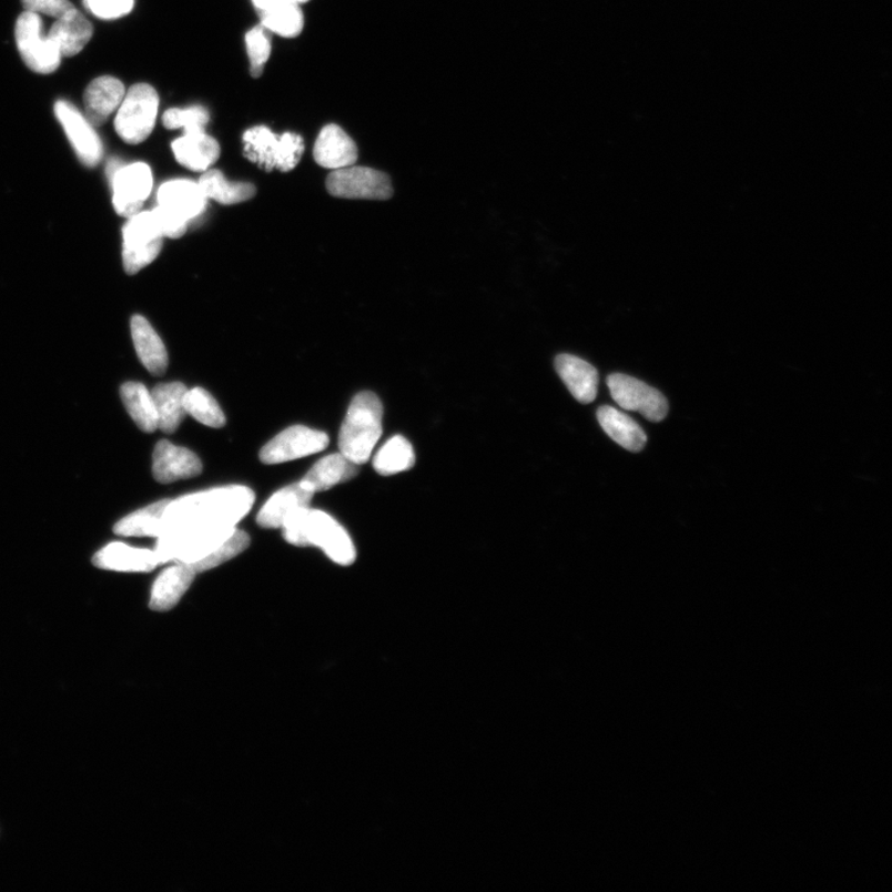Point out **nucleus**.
I'll return each instance as SVG.
<instances>
[{
    "label": "nucleus",
    "mask_w": 892,
    "mask_h": 892,
    "mask_svg": "<svg viewBox=\"0 0 892 892\" xmlns=\"http://www.w3.org/2000/svg\"><path fill=\"white\" fill-rule=\"evenodd\" d=\"M262 26L283 38H295L302 33L304 17L300 6L284 4L261 10Z\"/></svg>",
    "instance_id": "32"
},
{
    "label": "nucleus",
    "mask_w": 892,
    "mask_h": 892,
    "mask_svg": "<svg viewBox=\"0 0 892 892\" xmlns=\"http://www.w3.org/2000/svg\"><path fill=\"white\" fill-rule=\"evenodd\" d=\"M16 42L21 59L31 71L49 74L61 65V52L55 42L42 33V20L39 14L26 10L18 18Z\"/></svg>",
    "instance_id": "8"
},
{
    "label": "nucleus",
    "mask_w": 892,
    "mask_h": 892,
    "mask_svg": "<svg viewBox=\"0 0 892 892\" xmlns=\"http://www.w3.org/2000/svg\"><path fill=\"white\" fill-rule=\"evenodd\" d=\"M54 111L81 163L88 168L98 166L103 156V145L87 116L67 101H58Z\"/></svg>",
    "instance_id": "12"
},
{
    "label": "nucleus",
    "mask_w": 892,
    "mask_h": 892,
    "mask_svg": "<svg viewBox=\"0 0 892 892\" xmlns=\"http://www.w3.org/2000/svg\"><path fill=\"white\" fill-rule=\"evenodd\" d=\"M108 175L116 214L126 219L138 214L152 193V169L145 163L124 165L119 159H112L108 165Z\"/></svg>",
    "instance_id": "7"
},
{
    "label": "nucleus",
    "mask_w": 892,
    "mask_h": 892,
    "mask_svg": "<svg viewBox=\"0 0 892 892\" xmlns=\"http://www.w3.org/2000/svg\"><path fill=\"white\" fill-rule=\"evenodd\" d=\"M357 156L355 142L338 125L324 126L314 146V159L318 165L334 170L352 166Z\"/></svg>",
    "instance_id": "18"
},
{
    "label": "nucleus",
    "mask_w": 892,
    "mask_h": 892,
    "mask_svg": "<svg viewBox=\"0 0 892 892\" xmlns=\"http://www.w3.org/2000/svg\"><path fill=\"white\" fill-rule=\"evenodd\" d=\"M187 388L180 382L161 384L152 391L156 414L158 428L166 434H173L186 416L184 398Z\"/></svg>",
    "instance_id": "25"
},
{
    "label": "nucleus",
    "mask_w": 892,
    "mask_h": 892,
    "mask_svg": "<svg viewBox=\"0 0 892 892\" xmlns=\"http://www.w3.org/2000/svg\"><path fill=\"white\" fill-rule=\"evenodd\" d=\"M358 472L359 465L347 459L342 453L332 454L318 460L300 484L315 495L354 479Z\"/></svg>",
    "instance_id": "21"
},
{
    "label": "nucleus",
    "mask_w": 892,
    "mask_h": 892,
    "mask_svg": "<svg viewBox=\"0 0 892 892\" xmlns=\"http://www.w3.org/2000/svg\"><path fill=\"white\" fill-rule=\"evenodd\" d=\"M92 562L103 570L123 572H148L161 566L154 549L133 548L121 541L103 547L93 556Z\"/></svg>",
    "instance_id": "15"
},
{
    "label": "nucleus",
    "mask_w": 892,
    "mask_h": 892,
    "mask_svg": "<svg viewBox=\"0 0 892 892\" xmlns=\"http://www.w3.org/2000/svg\"><path fill=\"white\" fill-rule=\"evenodd\" d=\"M124 94L121 80L112 77L94 79L83 93L84 116L93 126L103 125L119 110Z\"/></svg>",
    "instance_id": "16"
},
{
    "label": "nucleus",
    "mask_w": 892,
    "mask_h": 892,
    "mask_svg": "<svg viewBox=\"0 0 892 892\" xmlns=\"http://www.w3.org/2000/svg\"><path fill=\"white\" fill-rule=\"evenodd\" d=\"M27 12L45 14L52 18L65 16L73 7L70 0H21Z\"/></svg>",
    "instance_id": "37"
},
{
    "label": "nucleus",
    "mask_w": 892,
    "mask_h": 892,
    "mask_svg": "<svg viewBox=\"0 0 892 892\" xmlns=\"http://www.w3.org/2000/svg\"><path fill=\"white\" fill-rule=\"evenodd\" d=\"M382 418L384 406L375 393H358L339 429V453L357 465L366 464L382 437Z\"/></svg>",
    "instance_id": "3"
},
{
    "label": "nucleus",
    "mask_w": 892,
    "mask_h": 892,
    "mask_svg": "<svg viewBox=\"0 0 892 892\" xmlns=\"http://www.w3.org/2000/svg\"><path fill=\"white\" fill-rule=\"evenodd\" d=\"M84 7L101 19H119L132 12L134 0H83Z\"/></svg>",
    "instance_id": "36"
},
{
    "label": "nucleus",
    "mask_w": 892,
    "mask_h": 892,
    "mask_svg": "<svg viewBox=\"0 0 892 892\" xmlns=\"http://www.w3.org/2000/svg\"><path fill=\"white\" fill-rule=\"evenodd\" d=\"M48 36L55 42L62 57L72 58L89 44L93 27L77 8H72L55 21Z\"/></svg>",
    "instance_id": "24"
},
{
    "label": "nucleus",
    "mask_w": 892,
    "mask_h": 892,
    "mask_svg": "<svg viewBox=\"0 0 892 892\" xmlns=\"http://www.w3.org/2000/svg\"><path fill=\"white\" fill-rule=\"evenodd\" d=\"M612 399L625 410L639 412L650 422H661L668 414V402L660 391L622 374L608 377Z\"/></svg>",
    "instance_id": "10"
},
{
    "label": "nucleus",
    "mask_w": 892,
    "mask_h": 892,
    "mask_svg": "<svg viewBox=\"0 0 892 892\" xmlns=\"http://www.w3.org/2000/svg\"><path fill=\"white\" fill-rule=\"evenodd\" d=\"M328 435L304 426H294L283 430L277 437L265 444L260 459L265 465L288 463L321 453L327 448Z\"/></svg>",
    "instance_id": "11"
},
{
    "label": "nucleus",
    "mask_w": 892,
    "mask_h": 892,
    "mask_svg": "<svg viewBox=\"0 0 892 892\" xmlns=\"http://www.w3.org/2000/svg\"><path fill=\"white\" fill-rule=\"evenodd\" d=\"M416 464L412 444L402 435L389 439L374 459L375 470L382 476L396 475L408 472Z\"/></svg>",
    "instance_id": "30"
},
{
    "label": "nucleus",
    "mask_w": 892,
    "mask_h": 892,
    "mask_svg": "<svg viewBox=\"0 0 892 892\" xmlns=\"http://www.w3.org/2000/svg\"><path fill=\"white\" fill-rule=\"evenodd\" d=\"M121 396L126 412L130 413L138 428L145 433H153L158 429V414L152 392H149L140 382H126L121 388Z\"/></svg>",
    "instance_id": "29"
},
{
    "label": "nucleus",
    "mask_w": 892,
    "mask_h": 892,
    "mask_svg": "<svg viewBox=\"0 0 892 892\" xmlns=\"http://www.w3.org/2000/svg\"><path fill=\"white\" fill-rule=\"evenodd\" d=\"M197 572L184 562L174 561L172 567L161 572L152 588L149 608L154 611H169L176 607L191 587Z\"/></svg>",
    "instance_id": "17"
},
{
    "label": "nucleus",
    "mask_w": 892,
    "mask_h": 892,
    "mask_svg": "<svg viewBox=\"0 0 892 892\" xmlns=\"http://www.w3.org/2000/svg\"><path fill=\"white\" fill-rule=\"evenodd\" d=\"M256 500L250 487L211 488L170 501L164 513V533L178 530H229L235 528ZM162 535V536H163Z\"/></svg>",
    "instance_id": "1"
},
{
    "label": "nucleus",
    "mask_w": 892,
    "mask_h": 892,
    "mask_svg": "<svg viewBox=\"0 0 892 892\" xmlns=\"http://www.w3.org/2000/svg\"><path fill=\"white\" fill-rule=\"evenodd\" d=\"M163 233L153 211L138 212L123 227V267L135 274L151 264L163 247Z\"/></svg>",
    "instance_id": "6"
},
{
    "label": "nucleus",
    "mask_w": 892,
    "mask_h": 892,
    "mask_svg": "<svg viewBox=\"0 0 892 892\" xmlns=\"http://www.w3.org/2000/svg\"><path fill=\"white\" fill-rule=\"evenodd\" d=\"M184 406L186 414L210 428H222L226 424L225 413L207 391L201 387L187 389Z\"/></svg>",
    "instance_id": "33"
},
{
    "label": "nucleus",
    "mask_w": 892,
    "mask_h": 892,
    "mask_svg": "<svg viewBox=\"0 0 892 892\" xmlns=\"http://www.w3.org/2000/svg\"><path fill=\"white\" fill-rule=\"evenodd\" d=\"M156 207L168 215L190 223L207 206V197L197 183L190 180H170L158 190Z\"/></svg>",
    "instance_id": "13"
},
{
    "label": "nucleus",
    "mask_w": 892,
    "mask_h": 892,
    "mask_svg": "<svg viewBox=\"0 0 892 892\" xmlns=\"http://www.w3.org/2000/svg\"><path fill=\"white\" fill-rule=\"evenodd\" d=\"M210 122V114L201 105L187 109L168 110L163 115V124L168 130H184L185 133L203 132Z\"/></svg>",
    "instance_id": "34"
},
{
    "label": "nucleus",
    "mask_w": 892,
    "mask_h": 892,
    "mask_svg": "<svg viewBox=\"0 0 892 892\" xmlns=\"http://www.w3.org/2000/svg\"><path fill=\"white\" fill-rule=\"evenodd\" d=\"M250 536L244 533V530L235 527L207 556L187 566L193 568L196 572H204L217 568L223 565V562L241 555L242 551L250 547Z\"/></svg>",
    "instance_id": "31"
},
{
    "label": "nucleus",
    "mask_w": 892,
    "mask_h": 892,
    "mask_svg": "<svg viewBox=\"0 0 892 892\" xmlns=\"http://www.w3.org/2000/svg\"><path fill=\"white\" fill-rule=\"evenodd\" d=\"M170 500H161L125 516L113 530L123 537H155L164 533V513Z\"/></svg>",
    "instance_id": "27"
},
{
    "label": "nucleus",
    "mask_w": 892,
    "mask_h": 892,
    "mask_svg": "<svg viewBox=\"0 0 892 892\" xmlns=\"http://www.w3.org/2000/svg\"><path fill=\"white\" fill-rule=\"evenodd\" d=\"M243 154L265 172L280 170L291 172L304 154V141L300 134L273 133L268 126H253L243 134Z\"/></svg>",
    "instance_id": "4"
},
{
    "label": "nucleus",
    "mask_w": 892,
    "mask_h": 892,
    "mask_svg": "<svg viewBox=\"0 0 892 892\" xmlns=\"http://www.w3.org/2000/svg\"><path fill=\"white\" fill-rule=\"evenodd\" d=\"M246 45L252 77L260 78L272 51L268 30L263 26L250 30L246 36Z\"/></svg>",
    "instance_id": "35"
},
{
    "label": "nucleus",
    "mask_w": 892,
    "mask_h": 892,
    "mask_svg": "<svg viewBox=\"0 0 892 892\" xmlns=\"http://www.w3.org/2000/svg\"><path fill=\"white\" fill-rule=\"evenodd\" d=\"M307 0H253V4L256 6L259 9L264 10L272 7L284 6V4H297L305 3Z\"/></svg>",
    "instance_id": "38"
},
{
    "label": "nucleus",
    "mask_w": 892,
    "mask_h": 892,
    "mask_svg": "<svg viewBox=\"0 0 892 892\" xmlns=\"http://www.w3.org/2000/svg\"><path fill=\"white\" fill-rule=\"evenodd\" d=\"M204 195L222 205L244 203L256 195V186L249 183H230L217 169H209L199 180Z\"/></svg>",
    "instance_id": "28"
},
{
    "label": "nucleus",
    "mask_w": 892,
    "mask_h": 892,
    "mask_svg": "<svg viewBox=\"0 0 892 892\" xmlns=\"http://www.w3.org/2000/svg\"><path fill=\"white\" fill-rule=\"evenodd\" d=\"M131 332L135 352L144 367L154 376L164 375L169 363L166 348L151 323L142 315H134Z\"/></svg>",
    "instance_id": "22"
},
{
    "label": "nucleus",
    "mask_w": 892,
    "mask_h": 892,
    "mask_svg": "<svg viewBox=\"0 0 892 892\" xmlns=\"http://www.w3.org/2000/svg\"><path fill=\"white\" fill-rule=\"evenodd\" d=\"M172 148L176 162L193 172H206L220 156L219 143L205 131L185 133Z\"/></svg>",
    "instance_id": "20"
},
{
    "label": "nucleus",
    "mask_w": 892,
    "mask_h": 892,
    "mask_svg": "<svg viewBox=\"0 0 892 892\" xmlns=\"http://www.w3.org/2000/svg\"><path fill=\"white\" fill-rule=\"evenodd\" d=\"M556 369L572 397L582 403V405H589L597 398L598 371L587 361L569 354H561L556 358Z\"/></svg>",
    "instance_id": "19"
},
{
    "label": "nucleus",
    "mask_w": 892,
    "mask_h": 892,
    "mask_svg": "<svg viewBox=\"0 0 892 892\" xmlns=\"http://www.w3.org/2000/svg\"><path fill=\"white\" fill-rule=\"evenodd\" d=\"M159 110L156 91L148 83L134 84L116 110L114 129L125 143L140 144L152 134Z\"/></svg>",
    "instance_id": "5"
},
{
    "label": "nucleus",
    "mask_w": 892,
    "mask_h": 892,
    "mask_svg": "<svg viewBox=\"0 0 892 892\" xmlns=\"http://www.w3.org/2000/svg\"><path fill=\"white\" fill-rule=\"evenodd\" d=\"M326 187L333 196L344 199L388 200L393 195L389 176L365 166L334 170L327 176Z\"/></svg>",
    "instance_id": "9"
},
{
    "label": "nucleus",
    "mask_w": 892,
    "mask_h": 892,
    "mask_svg": "<svg viewBox=\"0 0 892 892\" xmlns=\"http://www.w3.org/2000/svg\"><path fill=\"white\" fill-rule=\"evenodd\" d=\"M598 420L609 437L626 450L639 453L647 443L646 433L632 418L610 406L598 409Z\"/></svg>",
    "instance_id": "26"
},
{
    "label": "nucleus",
    "mask_w": 892,
    "mask_h": 892,
    "mask_svg": "<svg viewBox=\"0 0 892 892\" xmlns=\"http://www.w3.org/2000/svg\"><path fill=\"white\" fill-rule=\"evenodd\" d=\"M281 528L288 544L318 547L338 566H352L356 560L352 537L337 520L318 509L300 508L284 520Z\"/></svg>",
    "instance_id": "2"
},
{
    "label": "nucleus",
    "mask_w": 892,
    "mask_h": 892,
    "mask_svg": "<svg viewBox=\"0 0 892 892\" xmlns=\"http://www.w3.org/2000/svg\"><path fill=\"white\" fill-rule=\"evenodd\" d=\"M314 494L301 484L283 487L261 508L257 523L263 528H281L284 520L300 508L310 507Z\"/></svg>",
    "instance_id": "23"
},
{
    "label": "nucleus",
    "mask_w": 892,
    "mask_h": 892,
    "mask_svg": "<svg viewBox=\"0 0 892 892\" xmlns=\"http://www.w3.org/2000/svg\"><path fill=\"white\" fill-rule=\"evenodd\" d=\"M203 473L199 456L183 446L159 442L153 453V476L158 483L172 484Z\"/></svg>",
    "instance_id": "14"
}]
</instances>
